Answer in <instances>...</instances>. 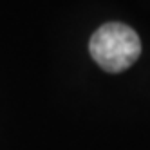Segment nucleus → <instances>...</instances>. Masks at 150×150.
<instances>
[{
	"label": "nucleus",
	"instance_id": "f257e3e1",
	"mask_svg": "<svg viewBox=\"0 0 150 150\" xmlns=\"http://www.w3.org/2000/svg\"><path fill=\"white\" fill-rule=\"evenodd\" d=\"M91 56L107 72L128 69L141 54V40L132 27L110 22L101 25L91 38Z\"/></svg>",
	"mask_w": 150,
	"mask_h": 150
}]
</instances>
